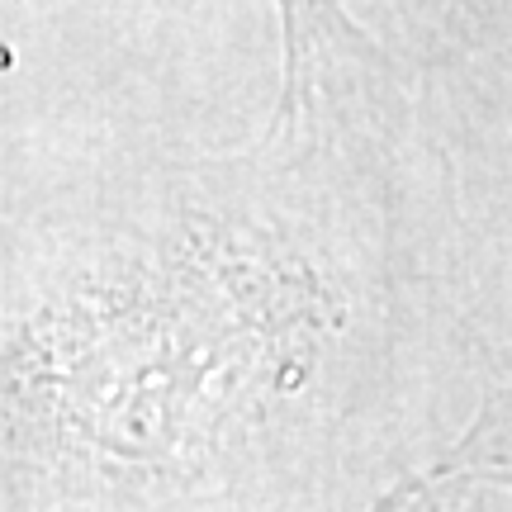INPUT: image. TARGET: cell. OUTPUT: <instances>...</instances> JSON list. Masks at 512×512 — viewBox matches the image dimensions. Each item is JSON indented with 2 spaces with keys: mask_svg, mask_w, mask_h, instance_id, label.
Returning <instances> with one entry per match:
<instances>
[{
  "mask_svg": "<svg viewBox=\"0 0 512 512\" xmlns=\"http://www.w3.org/2000/svg\"><path fill=\"white\" fill-rule=\"evenodd\" d=\"M370 119L0 185V512L342 508L403 332Z\"/></svg>",
  "mask_w": 512,
  "mask_h": 512,
  "instance_id": "cell-1",
  "label": "cell"
},
{
  "mask_svg": "<svg viewBox=\"0 0 512 512\" xmlns=\"http://www.w3.org/2000/svg\"><path fill=\"white\" fill-rule=\"evenodd\" d=\"M280 19V114L366 110L384 81L375 43L342 0H275Z\"/></svg>",
  "mask_w": 512,
  "mask_h": 512,
  "instance_id": "cell-2",
  "label": "cell"
}]
</instances>
